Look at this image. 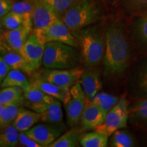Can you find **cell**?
<instances>
[{
	"mask_svg": "<svg viewBox=\"0 0 147 147\" xmlns=\"http://www.w3.org/2000/svg\"><path fill=\"white\" fill-rule=\"evenodd\" d=\"M129 36L137 52L147 55V10L132 16Z\"/></svg>",
	"mask_w": 147,
	"mask_h": 147,
	"instance_id": "obj_9",
	"label": "cell"
},
{
	"mask_svg": "<svg viewBox=\"0 0 147 147\" xmlns=\"http://www.w3.org/2000/svg\"><path fill=\"white\" fill-rule=\"evenodd\" d=\"M88 100L80 82H77L70 89V97L64 104L67 123L71 127L76 126L81 119Z\"/></svg>",
	"mask_w": 147,
	"mask_h": 147,
	"instance_id": "obj_7",
	"label": "cell"
},
{
	"mask_svg": "<svg viewBox=\"0 0 147 147\" xmlns=\"http://www.w3.org/2000/svg\"><path fill=\"white\" fill-rule=\"evenodd\" d=\"M40 120H41V115L40 113L21 107L12 125L15 126L20 132L26 131Z\"/></svg>",
	"mask_w": 147,
	"mask_h": 147,
	"instance_id": "obj_20",
	"label": "cell"
},
{
	"mask_svg": "<svg viewBox=\"0 0 147 147\" xmlns=\"http://www.w3.org/2000/svg\"><path fill=\"white\" fill-rule=\"evenodd\" d=\"M57 14L49 5L42 0H37L32 14L33 30H42L59 19Z\"/></svg>",
	"mask_w": 147,
	"mask_h": 147,
	"instance_id": "obj_14",
	"label": "cell"
},
{
	"mask_svg": "<svg viewBox=\"0 0 147 147\" xmlns=\"http://www.w3.org/2000/svg\"><path fill=\"white\" fill-rule=\"evenodd\" d=\"M19 131L13 125L5 127L1 129L0 134V146L14 147L19 142Z\"/></svg>",
	"mask_w": 147,
	"mask_h": 147,
	"instance_id": "obj_29",
	"label": "cell"
},
{
	"mask_svg": "<svg viewBox=\"0 0 147 147\" xmlns=\"http://www.w3.org/2000/svg\"><path fill=\"white\" fill-rule=\"evenodd\" d=\"M120 7L127 16H134L147 10V0H120Z\"/></svg>",
	"mask_w": 147,
	"mask_h": 147,
	"instance_id": "obj_31",
	"label": "cell"
},
{
	"mask_svg": "<svg viewBox=\"0 0 147 147\" xmlns=\"http://www.w3.org/2000/svg\"><path fill=\"white\" fill-rule=\"evenodd\" d=\"M32 30V23L12 30H5L1 34V46L23 55L24 46Z\"/></svg>",
	"mask_w": 147,
	"mask_h": 147,
	"instance_id": "obj_11",
	"label": "cell"
},
{
	"mask_svg": "<svg viewBox=\"0 0 147 147\" xmlns=\"http://www.w3.org/2000/svg\"><path fill=\"white\" fill-rule=\"evenodd\" d=\"M25 105L40 114L41 121L48 123L63 125V111L60 100L55 99L53 103H33L29 101L25 102Z\"/></svg>",
	"mask_w": 147,
	"mask_h": 147,
	"instance_id": "obj_12",
	"label": "cell"
},
{
	"mask_svg": "<svg viewBox=\"0 0 147 147\" xmlns=\"http://www.w3.org/2000/svg\"><path fill=\"white\" fill-rule=\"evenodd\" d=\"M104 76L112 78L123 76L127 70L132 57L131 40L123 20L112 19L105 30Z\"/></svg>",
	"mask_w": 147,
	"mask_h": 147,
	"instance_id": "obj_1",
	"label": "cell"
},
{
	"mask_svg": "<svg viewBox=\"0 0 147 147\" xmlns=\"http://www.w3.org/2000/svg\"><path fill=\"white\" fill-rule=\"evenodd\" d=\"M45 45L38 39L34 33H31L23 48V56L32 64L34 69H38L42 63Z\"/></svg>",
	"mask_w": 147,
	"mask_h": 147,
	"instance_id": "obj_16",
	"label": "cell"
},
{
	"mask_svg": "<svg viewBox=\"0 0 147 147\" xmlns=\"http://www.w3.org/2000/svg\"><path fill=\"white\" fill-rule=\"evenodd\" d=\"M80 54L72 46L59 42L46 43L42 64L48 69H71L78 67Z\"/></svg>",
	"mask_w": 147,
	"mask_h": 147,
	"instance_id": "obj_4",
	"label": "cell"
},
{
	"mask_svg": "<svg viewBox=\"0 0 147 147\" xmlns=\"http://www.w3.org/2000/svg\"><path fill=\"white\" fill-rule=\"evenodd\" d=\"M109 136L102 132L96 131L82 134L80 138V145L83 147L108 146Z\"/></svg>",
	"mask_w": 147,
	"mask_h": 147,
	"instance_id": "obj_25",
	"label": "cell"
},
{
	"mask_svg": "<svg viewBox=\"0 0 147 147\" xmlns=\"http://www.w3.org/2000/svg\"><path fill=\"white\" fill-rule=\"evenodd\" d=\"M104 1L108 3H113L115 2V1H117V0H104Z\"/></svg>",
	"mask_w": 147,
	"mask_h": 147,
	"instance_id": "obj_38",
	"label": "cell"
},
{
	"mask_svg": "<svg viewBox=\"0 0 147 147\" xmlns=\"http://www.w3.org/2000/svg\"><path fill=\"white\" fill-rule=\"evenodd\" d=\"M1 23L6 30L19 28L26 24L32 23V14H21L11 11L1 18Z\"/></svg>",
	"mask_w": 147,
	"mask_h": 147,
	"instance_id": "obj_24",
	"label": "cell"
},
{
	"mask_svg": "<svg viewBox=\"0 0 147 147\" xmlns=\"http://www.w3.org/2000/svg\"><path fill=\"white\" fill-rule=\"evenodd\" d=\"M84 133L81 127H74L60 136L48 147H76L80 144V138Z\"/></svg>",
	"mask_w": 147,
	"mask_h": 147,
	"instance_id": "obj_23",
	"label": "cell"
},
{
	"mask_svg": "<svg viewBox=\"0 0 147 147\" xmlns=\"http://www.w3.org/2000/svg\"><path fill=\"white\" fill-rule=\"evenodd\" d=\"M129 119L132 123L147 126V98L139 99L129 107Z\"/></svg>",
	"mask_w": 147,
	"mask_h": 147,
	"instance_id": "obj_21",
	"label": "cell"
},
{
	"mask_svg": "<svg viewBox=\"0 0 147 147\" xmlns=\"http://www.w3.org/2000/svg\"><path fill=\"white\" fill-rule=\"evenodd\" d=\"M84 71V69L78 67L71 69L47 68L42 71L40 78L69 89L80 80Z\"/></svg>",
	"mask_w": 147,
	"mask_h": 147,
	"instance_id": "obj_8",
	"label": "cell"
},
{
	"mask_svg": "<svg viewBox=\"0 0 147 147\" xmlns=\"http://www.w3.org/2000/svg\"><path fill=\"white\" fill-rule=\"evenodd\" d=\"M25 100L18 101L9 105L0 104V127L1 130L13 123L21 107L25 105Z\"/></svg>",
	"mask_w": 147,
	"mask_h": 147,
	"instance_id": "obj_22",
	"label": "cell"
},
{
	"mask_svg": "<svg viewBox=\"0 0 147 147\" xmlns=\"http://www.w3.org/2000/svg\"><path fill=\"white\" fill-rule=\"evenodd\" d=\"M13 0H0V17L1 18L12 11Z\"/></svg>",
	"mask_w": 147,
	"mask_h": 147,
	"instance_id": "obj_36",
	"label": "cell"
},
{
	"mask_svg": "<svg viewBox=\"0 0 147 147\" xmlns=\"http://www.w3.org/2000/svg\"><path fill=\"white\" fill-rule=\"evenodd\" d=\"M30 83L23 71L12 69L4 80L1 82V87H18L25 91L29 87Z\"/></svg>",
	"mask_w": 147,
	"mask_h": 147,
	"instance_id": "obj_27",
	"label": "cell"
},
{
	"mask_svg": "<svg viewBox=\"0 0 147 147\" xmlns=\"http://www.w3.org/2000/svg\"><path fill=\"white\" fill-rule=\"evenodd\" d=\"M11 69L12 68L3 59V58L0 57V81L1 82L4 80Z\"/></svg>",
	"mask_w": 147,
	"mask_h": 147,
	"instance_id": "obj_37",
	"label": "cell"
},
{
	"mask_svg": "<svg viewBox=\"0 0 147 147\" xmlns=\"http://www.w3.org/2000/svg\"><path fill=\"white\" fill-rule=\"evenodd\" d=\"M129 119V106L125 97L119 98V102L106 115L102 124L96 128V131L102 132L110 136L117 130L127 127Z\"/></svg>",
	"mask_w": 147,
	"mask_h": 147,
	"instance_id": "obj_5",
	"label": "cell"
},
{
	"mask_svg": "<svg viewBox=\"0 0 147 147\" xmlns=\"http://www.w3.org/2000/svg\"><path fill=\"white\" fill-rule=\"evenodd\" d=\"M73 35L78 42L82 59L88 67H96L104 58L105 35L100 25L84 27Z\"/></svg>",
	"mask_w": 147,
	"mask_h": 147,
	"instance_id": "obj_2",
	"label": "cell"
},
{
	"mask_svg": "<svg viewBox=\"0 0 147 147\" xmlns=\"http://www.w3.org/2000/svg\"><path fill=\"white\" fill-rule=\"evenodd\" d=\"M94 67H88L87 69H84L79 80L87 100L89 101L93 100L102 87L100 71Z\"/></svg>",
	"mask_w": 147,
	"mask_h": 147,
	"instance_id": "obj_17",
	"label": "cell"
},
{
	"mask_svg": "<svg viewBox=\"0 0 147 147\" xmlns=\"http://www.w3.org/2000/svg\"><path fill=\"white\" fill-rule=\"evenodd\" d=\"M55 11L61 19L65 13L80 0H42Z\"/></svg>",
	"mask_w": 147,
	"mask_h": 147,
	"instance_id": "obj_33",
	"label": "cell"
},
{
	"mask_svg": "<svg viewBox=\"0 0 147 147\" xmlns=\"http://www.w3.org/2000/svg\"><path fill=\"white\" fill-rule=\"evenodd\" d=\"M119 100V97L115 95L104 92H99L92 101L97 104L104 113L107 114L110 110L113 109Z\"/></svg>",
	"mask_w": 147,
	"mask_h": 147,
	"instance_id": "obj_32",
	"label": "cell"
},
{
	"mask_svg": "<svg viewBox=\"0 0 147 147\" xmlns=\"http://www.w3.org/2000/svg\"><path fill=\"white\" fill-rule=\"evenodd\" d=\"M19 143L22 146L26 147H42L41 144H40L34 139L27 136L25 131L20 132Z\"/></svg>",
	"mask_w": 147,
	"mask_h": 147,
	"instance_id": "obj_35",
	"label": "cell"
},
{
	"mask_svg": "<svg viewBox=\"0 0 147 147\" xmlns=\"http://www.w3.org/2000/svg\"><path fill=\"white\" fill-rule=\"evenodd\" d=\"M65 125L58 124H38L33 126L25 131L29 137L41 144L42 147H48L56 140L65 130Z\"/></svg>",
	"mask_w": 147,
	"mask_h": 147,
	"instance_id": "obj_10",
	"label": "cell"
},
{
	"mask_svg": "<svg viewBox=\"0 0 147 147\" xmlns=\"http://www.w3.org/2000/svg\"><path fill=\"white\" fill-rule=\"evenodd\" d=\"M30 83L39 88L47 94L63 102V104H65L70 97V89L61 87L40 78L34 79Z\"/></svg>",
	"mask_w": 147,
	"mask_h": 147,
	"instance_id": "obj_19",
	"label": "cell"
},
{
	"mask_svg": "<svg viewBox=\"0 0 147 147\" xmlns=\"http://www.w3.org/2000/svg\"><path fill=\"white\" fill-rule=\"evenodd\" d=\"M24 97L27 101L33 103H53L56 99L31 83L29 87L24 91Z\"/></svg>",
	"mask_w": 147,
	"mask_h": 147,
	"instance_id": "obj_30",
	"label": "cell"
},
{
	"mask_svg": "<svg viewBox=\"0 0 147 147\" xmlns=\"http://www.w3.org/2000/svg\"><path fill=\"white\" fill-rule=\"evenodd\" d=\"M109 144L112 147H133L136 146V139L128 130H117L110 136Z\"/></svg>",
	"mask_w": 147,
	"mask_h": 147,
	"instance_id": "obj_26",
	"label": "cell"
},
{
	"mask_svg": "<svg viewBox=\"0 0 147 147\" xmlns=\"http://www.w3.org/2000/svg\"><path fill=\"white\" fill-rule=\"evenodd\" d=\"M129 89L134 97L147 98V56L138 62L132 71Z\"/></svg>",
	"mask_w": 147,
	"mask_h": 147,
	"instance_id": "obj_13",
	"label": "cell"
},
{
	"mask_svg": "<svg viewBox=\"0 0 147 147\" xmlns=\"http://www.w3.org/2000/svg\"><path fill=\"white\" fill-rule=\"evenodd\" d=\"M103 16V9L96 0H80L61 18L71 33L98 22Z\"/></svg>",
	"mask_w": 147,
	"mask_h": 147,
	"instance_id": "obj_3",
	"label": "cell"
},
{
	"mask_svg": "<svg viewBox=\"0 0 147 147\" xmlns=\"http://www.w3.org/2000/svg\"><path fill=\"white\" fill-rule=\"evenodd\" d=\"M106 115L97 104L88 100L80 119L81 129L83 131L95 130L105 120Z\"/></svg>",
	"mask_w": 147,
	"mask_h": 147,
	"instance_id": "obj_15",
	"label": "cell"
},
{
	"mask_svg": "<svg viewBox=\"0 0 147 147\" xmlns=\"http://www.w3.org/2000/svg\"><path fill=\"white\" fill-rule=\"evenodd\" d=\"M38 39L44 45L49 42H59L77 47L78 42L70 29L61 18L42 30H33Z\"/></svg>",
	"mask_w": 147,
	"mask_h": 147,
	"instance_id": "obj_6",
	"label": "cell"
},
{
	"mask_svg": "<svg viewBox=\"0 0 147 147\" xmlns=\"http://www.w3.org/2000/svg\"><path fill=\"white\" fill-rule=\"evenodd\" d=\"M1 57L10 66L11 68L27 74H32L35 69L33 66L20 53L1 46Z\"/></svg>",
	"mask_w": 147,
	"mask_h": 147,
	"instance_id": "obj_18",
	"label": "cell"
},
{
	"mask_svg": "<svg viewBox=\"0 0 147 147\" xmlns=\"http://www.w3.org/2000/svg\"><path fill=\"white\" fill-rule=\"evenodd\" d=\"M25 100L23 89L18 87H3L0 91V104L7 106Z\"/></svg>",
	"mask_w": 147,
	"mask_h": 147,
	"instance_id": "obj_28",
	"label": "cell"
},
{
	"mask_svg": "<svg viewBox=\"0 0 147 147\" xmlns=\"http://www.w3.org/2000/svg\"><path fill=\"white\" fill-rule=\"evenodd\" d=\"M36 3L37 0H15L12 11L21 14H32Z\"/></svg>",
	"mask_w": 147,
	"mask_h": 147,
	"instance_id": "obj_34",
	"label": "cell"
}]
</instances>
